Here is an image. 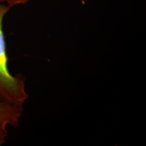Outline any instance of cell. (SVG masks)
Listing matches in <instances>:
<instances>
[{"label": "cell", "instance_id": "6da1fadb", "mask_svg": "<svg viewBox=\"0 0 146 146\" xmlns=\"http://www.w3.org/2000/svg\"><path fill=\"white\" fill-rule=\"evenodd\" d=\"M10 7L0 4V102L23 106L29 95L25 90V78L21 74L13 76L9 71L3 22Z\"/></svg>", "mask_w": 146, "mask_h": 146}, {"label": "cell", "instance_id": "7a4b0ae2", "mask_svg": "<svg viewBox=\"0 0 146 146\" xmlns=\"http://www.w3.org/2000/svg\"><path fill=\"white\" fill-rule=\"evenodd\" d=\"M23 112V106L7 102H0V146L8 137V126L18 127Z\"/></svg>", "mask_w": 146, "mask_h": 146}, {"label": "cell", "instance_id": "3957f363", "mask_svg": "<svg viewBox=\"0 0 146 146\" xmlns=\"http://www.w3.org/2000/svg\"><path fill=\"white\" fill-rule=\"evenodd\" d=\"M29 0H0V4L1 3H6L10 8L15 6V5L25 4Z\"/></svg>", "mask_w": 146, "mask_h": 146}]
</instances>
